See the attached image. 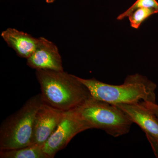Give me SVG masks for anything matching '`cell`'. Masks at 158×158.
<instances>
[{
    "instance_id": "obj_1",
    "label": "cell",
    "mask_w": 158,
    "mask_h": 158,
    "mask_svg": "<svg viewBox=\"0 0 158 158\" xmlns=\"http://www.w3.org/2000/svg\"><path fill=\"white\" fill-rule=\"evenodd\" d=\"M44 103L62 112L74 110L91 97L78 77L64 71L36 70Z\"/></svg>"
},
{
    "instance_id": "obj_2",
    "label": "cell",
    "mask_w": 158,
    "mask_h": 158,
    "mask_svg": "<svg viewBox=\"0 0 158 158\" xmlns=\"http://www.w3.org/2000/svg\"><path fill=\"white\" fill-rule=\"evenodd\" d=\"M78 78L87 87L91 96L99 100L113 105L156 103V85L139 73L129 75L120 85L107 84L94 78Z\"/></svg>"
},
{
    "instance_id": "obj_3",
    "label": "cell",
    "mask_w": 158,
    "mask_h": 158,
    "mask_svg": "<svg viewBox=\"0 0 158 158\" xmlns=\"http://www.w3.org/2000/svg\"><path fill=\"white\" fill-rule=\"evenodd\" d=\"M43 104L40 94L32 97L0 127V150L17 149L32 144L35 116Z\"/></svg>"
},
{
    "instance_id": "obj_4",
    "label": "cell",
    "mask_w": 158,
    "mask_h": 158,
    "mask_svg": "<svg viewBox=\"0 0 158 158\" xmlns=\"http://www.w3.org/2000/svg\"><path fill=\"white\" fill-rule=\"evenodd\" d=\"M76 110L90 128L102 130L114 138L127 135L134 123L127 114L116 105L92 97Z\"/></svg>"
},
{
    "instance_id": "obj_5",
    "label": "cell",
    "mask_w": 158,
    "mask_h": 158,
    "mask_svg": "<svg viewBox=\"0 0 158 158\" xmlns=\"http://www.w3.org/2000/svg\"><path fill=\"white\" fill-rule=\"evenodd\" d=\"M90 129V126L81 117L76 109L64 112L56 129L44 144V152L48 158H54L75 136Z\"/></svg>"
},
{
    "instance_id": "obj_6",
    "label": "cell",
    "mask_w": 158,
    "mask_h": 158,
    "mask_svg": "<svg viewBox=\"0 0 158 158\" xmlns=\"http://www.w3.org/2000/svg\"><path fill=\"white\" fill-rule=\"evenodd\" d=\"M39 40L37 48L27 59V65L36 70H63L62 57L56 45L44 37Z\"/></svg>"
},
{
    "instance_id": "obj_7",
    "label": "cell",
    "mask_w": 158,
    "mask_h": 158,
    "mask_svg": "<svg viewBox=\"0 0 158 158\" xmlns=\"http://www.w3.org/2000/svg\"><path fill=\"white\" fill-rule=\"evenodd\" d=\"M63 112L43 103L34 119L32 144L43 146L56 128Z\"/></svg>"
},
{
    "instance_id": "obj_8",
    "label": "cell",
    "mask_w": 158,
    "mask_h": 158,
    "mask_svg": "<svg viewBox=\"0 0 158 158\" xmlns=\"http://www.w3.org/2000/svg\"><path fill=\"white\" fill-rule=\"evenodd\" d=\"M127 114L133 123L138 125L145 135L158 139V119L142 102L129 104L115 105Z\"/></svg>"
},
{
    "instance_id": "obj_9",
    "label": "cell",
    "mask_w": 158,
    "mask_h": 158,
    "mask_svg": "<svg viewBox=\"0 0 158 158\" xmlns=\"http://www.w3.org/2000/svg\"><path fill=\"white\" fill-rule=\"evenodd\" d=\"M1 37L19 56L27 59L37 48L39 40L27 33L10 28L3 31Z\"/></svg>"
},
{
    "instance_id": "obj_10",
    "label": "cell",
    "mask_w": 158,
    "mask_h": 158,
    "mask_svg": "<svg viewBox=\"0 0 158 158\" xmlns=\"http://www.w3.org/2000/svg\"><path fill=\"white\" fill-rule=\"evenodd\" d=\"M1 158H48L43 146L32 144L17 149L0 150Z\"/></svg>"
},
{
    "instance_id": "obj_11",
    "label": "cell",
    "mask_w": 158,
    "mask_h": 158,
    "mask_svg": "<svg viewBox=\"0 0 158 158\" xmlns=\"http://www.w3.org/2000/svg\"><path fill=\"white\" fill-rule=\"evenodd\" d=\"M156 13L158 11L154 9L146 8L137 9L128 17L130 25L133 28L138 29L145 20Z\"/></svg>"
},
{
    "instance_id": "obj_12",
    "label": "cell",
    "mask_w": 158,
    "mask_h": 158,
    "mask_svg": "<svg viewBox=\"0 0 158 158\" xmlns=\"http://www.w3.org/2000/svg\"><path fill=\"white\" fill-rule=\"evenodd\" d=\"M143 8L154 9L158 11V2L156 0H137L127 10L119 15L116 19L122 20L128 18L135 10Z\"/></svg>"
},
{
    "instance_id": "obj_13",
    "label": "cell",
    "mask_w": 158,
    "mask_h": 158,
    "mask_svg": "<svg viewBox=\"0 0 158 158\" xmlns=\"http://www.w3.org/2000/svg\"><path fill=\"white\" fill-rule=\"evenodd\" d=\"M146 137L149 141L155 155L158 158V139L149 135H146Z\"/></svg>"
},
{
    "instance_id": "obj_14",
    "label": "cell",
    "mask_w": 158,
    "mask_h": 158,
    "mask_svg": "<svg viewBox=\"0 0 158 158\" xmlns=\"http://www.w3.org/2000/svg\"><path fill=\"white\" fill-rule=\"evenodd\" d=\"M143 104L152 111L158 119V105L156 103L142 102Z\"/></svg>"
},
{
    "instance_id": "obj_15",
    "label": "cell",
    "mask_w": 158,
    "mask_h": 158,
    "mask_svg": "<svg viewBox=\"0 0 158 158\" xmlns=\"http://www.w3.org/2000/svg\"><path fill=\"white\" fill-rule=\"evenodd\" d=\"M55 1H56V0H45L46 2L47 3H48V4L53 3V2H55Z\"/></svg>"
}]
</instances>
